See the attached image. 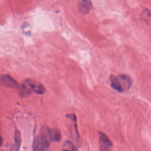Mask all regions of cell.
Returning a JSON list of instances; mask_svg holds the SVG:
<instances>
[{
  "instance_id": "obj_1",
  "label": "cell",
  "mask_w": 151,
  "mask_h": 151,
  "mask_svg": "<svg viewBox=\"0 0 151 151\" xmlns=\"http://www.w3.org/2000/svg\"><path fill=\"white\" fill-rule=\"evenodd\" d=\"M49 130L47 127L41 128L40 133L34 139L32 149L33 151H48L49 146L51 141Z\"/></svg>"
},
{
  "instance_id": "obj_2",
  "label": "cell",
  "mask_w": 151,
  "mask_h": 151,
  "mask_svg": "<svg viewBox=\"0 0 151 151\" xmlns=\"http://www.w3.org/2000/svg\"><path fill=\"white\" fill-rule=\"evenodd\" d=\"M110 81L111 87L120 93L129 90L132 85L131 78L128 75L124 74L111 76Z\"/></svg>"
},
{
  "instance_id": "obj_3",
  "label": "cell",
  "mask_w": 151,
  "mask_h": 151,
  "mask_svg": "<svg viewBox=\"0 0 151 151\" xmlns=\"http://www.w3.org/2000/svg\"><path fill=\"white\" fill-rule=\"evenodd\" d=\"M99 149L100 151H111L112 143L108 137L103 133H99Z\"/></svg>"
},
{
  "instance_id": "obj_4",
  "label": "cell",
  "mask_w": 151,
  "mask_h": 151,
  "mask_svg": "<svg viewBox=\"0 0 151 151\" xmlns=\"http://www.w3.org/2000/svg\"><path fill=\"white\" fill-rule=\"evenodd\" d=\"M31 84V80H26L24 81L18 87V92L22 97H26L32 92Z\"/></svg>"
},
{
  "instance_id": "obj_5",
  "label": "cell",
  "mask_w": 151,
  "mask_h": 151,
  "mask_svg": "<svg viewBox=\"0 0 151 151\" xmlns=\"http://www.w3.org/2000/svg\"><path fill=\"white\" fill-rule=\"evenodd\" d=\"M92 6L91 1L88 0H80L78 1L77 4L78 10L83 14L88 13L91 10Z\"/></svg>"
},
{
  "instance_id": "obj_6",
  "label": "cell",
  "mask_w": 151,
  "mask_h": 151,
  "mask_svg": "<svg viewBox=\"0 0 151 151\" xmlns=\"http://www.w3.org/2000/svg\"><path fill=\"white\" fill-rule=\"evenodd\" d=\"M1 83L5 86L11 87V88H15L18 86L17 82L10 76L2 75L1 76Z\"/></svg>"
},
{
  "instance_id": "obj_7",
  "label": "cell",
  "mask_w": 151,
  "mask_h": 151,
  "mask_svg": "<svg viewBox=\"0 0 151 151\" xmlns=\"http://www.w3.org/2000/svg\"><path fill=\"white\" fill-rule=\"evenodd\" d=\"M31 84L32 91L37 94H42L45 91V88L44 86L41 84L31 80Z\"/></svg>"
},
{
  "instance_id": "obj_8",
  "label": "cell",
  "mask_w": 151,
  "mask_h": 151,
  "mask_svg": "<svg viewBox=\"0 0 151 151\" xmlns=\"http://www.w3.org/2000/svg\"><path fill=\"white\" fill-rule=\"evenodd\" d=\"M49 133H50V136L51 141L58 142L60 140L61 135L60 131L58 129H56V128L50 129Z\"/></svg>"
},
{
  "instance_id": "obj_9",
  "label": "cell",
  "mask_w": 151,
  "mask_h": 151,
  "mask_svg": "<svg viewBox=\"0 0 151 151\" xmlns=\"http://www.w3.org/2000/svg\"><path fill=\"white\" fill-rule=\"evenodd\" d=\"M14 140H15V144L11 147V151H18L20 145H21V138L20 132L18 130H16L15 132Z\"/></svg>"
},
{
  "instance_id": "obj_10",
  "label": "cell",
  "mask_w": 151,
  "mask_h": 151,
  "mask_svg": "<svg viewBox=\"0 0 151 151\" xmlns=\"http://www.w3.org/2000/svg\"><path fill=\"white\" fill-rule=\"evenodd\" d=\"M64 146H65V148L63 149V151H76V147L75 146L70 142H66L64 143Z\"/></svg>"
}]
</instances>
